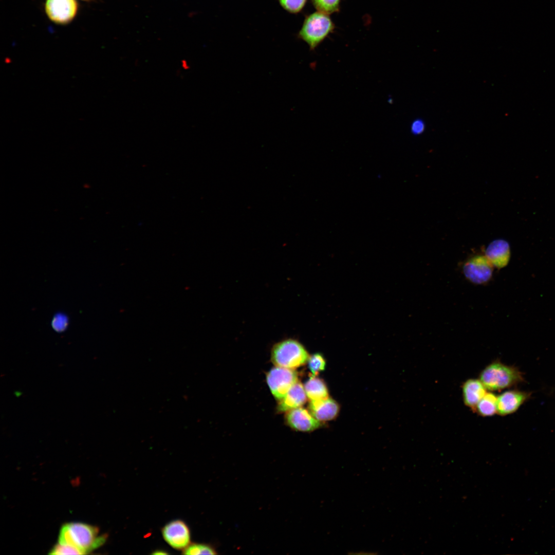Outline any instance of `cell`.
Returning <instances> with one entry per match:
<instances>
[{"mask_svg":"<svg viewBox=\"0 0 555 555\" xmlns=\"http://www.w3.org/2000/svg\"><path fill=\"white\" fill-rule=\"evenodd\" d=\"M106 534H99L98 527L82 523H68L63 525L59 535V543L70 545L83 554L101 546L106 541Z\"/></svg>","mask_w":555,"mask_h":555,"instance_id":"cell-1","label":"cell"},{"mask_svg":"<svg viewBox=\"0 0 555 555\" xmlns=\"http://www.w3.org/2000/svg\"><path fill=\"white\" fill-rule=\"evenodd\" d=\"M479 379L487 390L495 391L510 387L522 382L523 377L516 367L496 360L482 371Z\"/></svg>","mask_w":555,"mask_h":555,"instance_id":"cell-2","label":"cell"},{"mask_svg":"<svg viewBox=\"0 0 555 555\" xmlns=\"http://www.w3.org/2000/svg\"><path fill=\"white\" fill-rule=\"evenodd\" d=\"M309 357L303 345L293 339L276 343L271 350V360L275 365L292 369L305 364Z\"/></svg>","mask_w":555,"mask_h":555,"instance_id":"cell-3","label":"cell"},{"mask_svg":"<svg viewBox=\"0 0 555 555\" xmlns=\"http://www.w3.org/2000/svg\"><path fill=\"white\" fill-rule=\"evenodd\" d=\"M334 29V25L328 14L316 12L306 18L299 36L311 50H314Z\"/></svg>","mask_w":555,"mask_h":555,"instance_id":"cell-4","label":"cell"},{"mask_svg":"<svg viewBox=\"0 0 555 555\" xmlns=\"http://www.w3.org/2000/svg\"><path fill=\"white\" fill-rule=\"evenodd\" d=\"M267 384L275 398L280 400L298 381V375L292 369L276 366L267 376Z\"/></svg>","mask_w":555,"mask_h":555,"instance_id":"cell-5","label":"cell"},{"mask_svg":"<svg viewBox=\"0 0 555 555\" xmlns=\"http://www.w3.org/2000/svg\"><path fill=\"white\" fill-rule=\"evenodd\" d=\"M78 9L76 0H46V14L52 22L59 25L69 23L75 17Z\"/></svg>","mask_w":555,"mask_h":555,"instance_id":"cell-6","label":"cell"},{"mask_svg":"<svg viewBox=\"0 0 555 555\" xmlns=\"http://www.w3.org/2000/svg\"><path fill=\"white\" fill-rule=\"evenodd\" d=\"M493 267L485 255H478L466 262L463 271L466 277L471 282L481 284L491 279Z\"/></svg>","mask_w":555,"mask_h":555,"instance_id":"cell-7","label":"cell"},{"mask_svg":"<svg viewBox=\"0 0 555 555\" xmlns=\"http://www.w3.org/2000/svg\"><path fill=\"white\" fill-rule=\"evenodd\" d=\"M166 542L176 549H184L190 545V532L188 526L181 520H176L168 523L162 529Z\"/></svg>","mask_w":555,"mask_h":555,"instance_id":"cell-8","label":"cell"},{"mask_svg":"<svg viewBox=\"0 0 555 555\" xmlns=\"http://www.w3.org/2000/svg\"><path fill=\"white\" fill-rule=\"evenodd\" d=\"M286 420L293 429L301 432H310L318 429L321 422L307 410L299 407L287 412Z\"/></svg>","mask_w":555,"mask_h":555,"instance_id":"cell-9","label":"cell"},{"mask_svg":"<svg viewBox=\"0 0 555 555\" xmlns=\"http://www.w3.org/2000/svg\"><path fill=\"white\" fill-rule=\"evenodd\" d=\"M529 396L530 393L519 390L503 392L497 397V413L506 416L515 412Z\"/></svg>","mask_w":555,"mask_h":555,"instance_id":"cell-10","label":"cell"},{"mask_svg":"<svg viewBox=\"0 0 555 555\" xmlns=\"http://www.w3.org/2000/svg\"><path fill=\"white\" fill-rule=\"evenodd\" d=\"M485 255L493 266L498 268H503L506 266L509 261V245L503 239L495 240L488 246Z\"/></svg>","mask_w":555,"mask_h":555,"instance_id":"cell-11","label":"cell"},{"mask_svg":"<svg viewBox=\"0 0 555 555\" xmlns=\"http://www.w3.org/2000/svg\"><path fill=\"white\" fill-rule=\"evenodd\" d=\"M310 412L319 421H329L334 419L339 411V406L334 400L327 399L310 400Z\"/></svg>","mask_w":555,"mask_h":555,"instance_id":"cell-12","label":"cell"},{"mask_svg":"<svg viewBox=\"0 0 555 555\" xmlns=\"http://www.w3.org/2000/svg\"><path fill=\"white\" fill-rule=\"evenodd\" d=\"M487 392V389L479 379H469L462 385L464 404L473 411Z\"/></svg>","mask_w":555,"mask_h":555,"instance_id":"cell-13","label":"cell"},{"mask_svg":"<svg viewBox=\"0 0 555 555\" xmlns=\"http://www.w3.org/2000/svg\"><path fill=\"white\" fill-rule=\"evenodd\" d=\"M307 395L303 385L297 382L280 401L278 410L280 412H288L301 407L306 401Z\"/></svg>","mask_w":555,"mask_h":555,"instance_id":"cell-14","label":"cell"},{"mask_svg":"<svg viewBox=\"0 0 555 555\" xmlns=\"http://www.w3.org/2000/svg\"><path fill=\"white\" fill-rule=\"evenodd\" d=\"M304 387L307 397L310 400H322L328 398V389L325 383L316 376H311Z\"/></svg>","mask_w":555,"mask_h":555,"instance_id":"cell-15","label":"cell"},{"mask_svg":"<svg viewBox=\"0 0 555 555\" xmlns=\"http://www.w3.org/2000/svg\"><path fill=\"white\" fill-rule=\"evenodd\" d=\"M497 397L491 392H487L478 402L474 411L483 417L494 415L497 413Z\"/></svg>","mask_w":555,"mask_h":555,"instance_id":"cell-16","label":"cell"},{"mask_svg":"<svg viewBox=\"0 0 555 555\" xmlns=\"http://www.w3.org/2000/svg\"><path fill=\"white\" fill-rule=\"evenodd\" d=\"M184 554H216V549L212 546L207 544L194 543L188 546L183 549Z\"/></svg>","mask_w":555,"mask_h":555,"instance_id":"cell-17","label":"cell"},{"mask_svg":"<svg viewBox=\"0 0 555 555\" xmlns=\"http://www.w3.org/2000/svg\"><path fill=\"white\" fill-rule=\"evenodd\" d=\"M316 8L327 14L337 12L339 9L341 0H312Z\"/></svg>","mask_w":555,"mask_h":555,"instance_id":"cell-18","label":"cell"},{"mask_svg":"<svg viewBox=\"0 0 555 555\" xmlns=\"http://www.w3.org/2000/svg\"><path fill=\"white\" fill-rule=\"evenodd\" d=\"M308 367L312 376H316L320 372L324 370L326 362L323 357L320 354H315L310 356L308 360Z\"/></svg>","mask_w":555,"mask_h":555,"instance_id":"cell-19","label":"cell"},{"mask_svg":"<svg viewBox=\"0 0 555 555\" xmlns=\"http://www.w3.org/2000/svg\"><path fill=\"white\" fill-rule=\"evenodd\" d=\"M50 554L63 555V554H83L78 549L70 545L57 543L50 550Z\"/></svg>","mask_w":555,"mask_h":555,"instance_id":"cell-20","label":"cell"},{"mask_svg":"<svg viewBox=\"0 0 555 555\" xmlns=\"http://www.w3.org/2000/svg\"><path fill=\"white\" fill-rule=\"evenodd\" d=\"M307 0H279L282 7L290 13L300 12L305 6Z\"/></svg>","mask_w":555,"mask_h":555,"instance_id":"cell-21","label":"cell"},{"mask_svg":"<svg viewBox=\"0 0 555 555\" xmlns=\"http://www.w3.org/2000/svg\"><path fill=\"white\" fill-rule=\"evenodd\" d=\"M425 128V123L421 119H415L411 125V131L415 135L422 134L424 131Z\"/></svg>","mask_w":555,"mask_h":555,"instance_id":"cell-22","label":"cell"},{"mask_svg":"<svg viewBox=\"0 0 555 555\" xmlns=\"http://www.w3.org/2000/svg\"><path fill=\"white\" fill-rule=\"evenodd\" d=\"M67 324V320L66 317L62 316H55L52 321L53 327L58 331H63Z\"/></svg>","mask_w":555,"mask_h":555,"instance_id":"cell-23","label":"cell"},{"mask_svg":"<svg viewBox=\"0 0 555 555\" xmlns=\"http://www.w3.org/2000/svg\"><path fill=\"white\" fill-rule=\"evenodd\" d=\"M153 554H168V552H165L164 550H159L155 551L154 552H153Z\"/></svg>","mask_w":555,"mask_h":555,"instance_id":"cell-24","label":"cell"},{"mask_svg":"<svg viewBox=\"0 0 555 555\" xmlns=\"http://www.w3.org/2000/svg\"><path fill=\"white\" fill-rule=\"evenodd\" d=\"M181 65H182V67L184 69H188L189 68L188 64L186 60H183V61H182Z\"/></svg>","mask_w":555,"mask_h":555,"instance_id":"cell-25","label":"cell"},{"mask_svg":"<svg viewBox=\"0 0 555 555\" xmlns=\"http://www.w3.org/2000/svg\"><path fill=\"white\" fill-rule=\"evenodd\" d=\"M81 1H86V2H90V1H91L92 0H81Z\"/></svg>","mask_w":555,"mask_h":555,"instance_id":"cell-26","label":"cell"}]
</instances>
